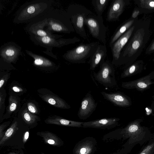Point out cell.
Masks as SVG:
<instances>
[{"mask_svg":"<svg viewBox=\"0 0 154 154\" xmlns=\"http://www.w3.org/2000/svg\"><path fill=\"white\" fill-rule=\"evenodd\" d=\"M52 0H36L23 5L13 20L17 24L30 23L44 15L51 8Z\"/></svg>","mask_w":154,"mask_h":154,"instance_id":"cell-1","label":"cell"},{"mask_svg":"<svg viewBox=\"0 0 154 154\" xmlns=\"http://www.w3.org/2000/svg\"><path fill=\"white\" fill-rule=\"evenodd\" d=\"M47 21L45 30L54 32L70 34L75 31L66 11L52 8L45 15Z\"/></svg>","mask_w":154,"mask_h":154,"instance_id":"cell-2","label":"cell"},{"mask_svg":"<svg viewBox=\"0 0 154 154\" xmlns=\"http://www.w3.org/2000/svg\"><path fill=\"white\" fill-rule=\"evenodd\" d=\"M67 12L71 22L76 33L84 39H88L84 27V20L92 12L81 5L75 4L70 5L68 7Z\"/></svg>","mask_w":154,"mask_h":154,"instance_id":"cell-3","label":"cell"},{"mask_svg":"<svg viewBox=\"0 0 154 154\" xmlns=\"http://www.w3.org/2000/svg\"><path fill=\"white\" fill-rule=\"evenodd\" d=\"M100 44L98 42L80 44L67 51L63 56L66 60L75 63H84L90 58Z\"/></svg>","mask_w":154,"mask_h":154,"instance_id":"cell-4","label":"cell"},{"mask_svg":"<svg viewBox=\"0 0 154 154\" xmlns=\"http://www.w3.org/2000/svg\"><path fill=\"white\" fill-rule=\"evenodd\" d=\"M30 37L35 44L46 49V51H43L45 53L56 59L57 58V56L52 52L53 48H60L80 41V39L76 37L68 38H56L48 36L40 37L33 36H30Z\"/></svg>","mask_w":154,"mask_h":154,"instance_id":"cell-5","label":"cell"},{"mask_svg":"<svg viewBox=\"0 0 154 154\" xmlns=\"http://www.w3.org/2000/svg\"><path fill=\"white\" fill-rule=\"evenodd\" d=\"M84 24L88 28L93 37L106 44L107 28L103 23L102 16L90 14L85 18Z\"/></svg>","mask_w":154,"mask_h":154,"instance_id":"cell-6","label":"cell"},{"mask_svg":"<svg viewBox=\"0 0 154 154\" xmlns=\"http://www.w3.org/2000/svg\"><path fill=\"white\" fill-rule=\"evenodd\" d=\"M100 69L97 72L94 73L95 79L106 87L112 88L116 85L115 70L112 64L106 60L100 65Z\"/></svg>","mask_w":154,"mask_h":154,"instance_id":"cell-7","label":"cell"},{"mask_svg":"<svg viewBox=\"0 0 154 154\" xmlns=\"http://www.w3.org/2000/svg\"><path fill=\"white\" fill-rule=\"evenodd\" d=\"M47 21L45 15L29 23L25 29L30 36L40 37H50L59 38L63 37L62 35L54 34L45 30Z\"/></svg>","mask_w":154,"mask_h":154,"instance_id":"cell-8","label":"cell"},{"mask_svg":"<svg viewBox=\"0 0 154 154\" xmlns=\"http://www.w3.org/2000/svg\"><path fill=\"white\" fill-rule=\"evenodd\" d=\"M144 35V30L143 29L137 31L128 46L121 52L115 65H120L123 59L132 57L136 52L143 43Z\"/></svg>","mask_w":154,"mask_h":154,"instance_id":"cell-9","label":"cell"},{"mask_svg":"<svg viewBox=\"0 0 154 154\" xmlns=\"http://www.w3.org/2000/svg\"><path fill=\"white\" fill-rule=\"evenodd\" d=\"M22 54L21 48L13 42L5 44L0 48V58L7 63L16 62Z\"/></svg>","mask_w":154,"mask_h":154,"instance_id":"cell-10","label":"cell"},{"mask_svg":"<svg viewBox=\"0 0 154 154\" xmlns=\"http://www.w3.org/2000/svg\"><path fill=\"white\" fill-rule=\"evenodd\" d=\"M97 103L90 92H88L82 99L78 111L79 118L85 120L90 117L95 110Z\"/></svg>","mask_w":154,"mask_h":154,"instance_id":"cell-11","label":"cell"},{"mask_svg":"<svg viewBox=\"0 0 154 154\" xmlns=\"http://www.w3.org/2000/svg\"><path fill=\"white\" fill-rule=\"evenodd\" d=\"M134 27V26L131 27L110 47L112 54V65H115L118 60L122 51L131 37Z\"/></svg>","mask_w":154,"mask_h":154,"instance_id":"cell-12","label":"cell"},{"mask_svg":"<svg viewBox=\"0 0 154 154\" xmlns=\"http://www.w3.org/2000/svg\"><path fill=\"white\" fill-rule=\"evenodd\" d=\"M119 120V119L115 117L104 118L83 122L82 126L85 128L109 129L117 126Z\"/></svg>","mask_w":154,"mask_h":154,"instance_id":"cell-13","label":"cell"},{"mask_svg":"<svg viewBox=\"0 0 154 154\" xmlns=\"http://www.w3.org/2000/svg\"><path fill=\"white\" fill-rule=\"evenodd\" d=\"M107 52V48L105 45L99 44L98 45L88 62L90 64V70H94L99 65H100L105 61Z\"/></svg>","mask_w":154,"mask_h":154,"instance_id":"cell-14","label":"cell"},{"mask_svg":"<svg viewBox=\"0 0 154 154\" xmlns=\"http://www.w3.org/2000/svg\"><path fill=\"white\" fill-rule=\"evenodd\" d=\"M125 5L124 0H113L108 11L107 20L109 21H115L118 19L122 13Z\"/></svg>","mask_w":154,"mask_h":154,"instance_id":"cell-15","label":"cell"},{"mask_svg":"<svg viewBox=\"0 0 154 154\" xmlns=\"http://www.w3.org/2000/svg\"><path fill=\"white\" fill-rule=\"evenodd\" d=\"M101 93L105 99L115 106H124L128 104V100L120 92L107 93L102 91Z\"/></svg>","mask_w":154,"mask_h":154,"instance_id":"cell-16","label":"cell"},{"mask_svg":"<svg viewBox=\"0 0 154 154\" xmlns=\"http://www.w3.org/2000/svg\"><path fill=\"white\" fill-rule=\"evenodd\" d=\"M26 53L33 59V63L35 66L43 68L54 67L55 65L52 61L41 55L37 54L30 51L25 50Z\"/></svg>","mask_w":154,"mask_h":154,"instance_id":"cell-17","label":"cell"},{"mask_svg":"<svg viewBox=\"0 0 154 154\" xmlns=\"http://www.w3.org/2000/svg\"><path fill=\"white\" fill-rule=\"evenodd\" d=\"M41 97L44 101L55 107L66 109L71 108L70 105L64 100L54 95L46 94L43 95Z\"/></svg>","mask_w":154,"mask_h":154,"instance_id":"cell-18","label":"cell"},{"mask_svg":"<svg viewBox=\"0 0 154 154\" xmlns=\"http://www.w3.org/2000/svg\"><path fill=\"white\" fill-rule=\"evenodd\" d=\"M47 123L68 127L80 128L82 127V122L67 120L59 116L54 117L47 119Z\"/></svg>","mask_w":154,"mask_h":154,"instance_id":"cell-19","label":"cell"},{"mask_svg":"<svg viewBox=\"0 0 154 154\" xmlns=\"http://www.w3.org/2000/svg\"><path fill=\"white\" fill-rule=\"evenodd\" d=\"M134 22L133 20H129L116 29L111 38L109 43L110 47L131 28Z\"/></svg>","mask_w":154,"mask_h":154,"instance_id":"cell-20","label":"cell"},{"mask_svg":"<svg viewBox=\"0 0 154 154\" xmlns=\"http://www.w3.org/2000/svg\"><path fill=\"white\" fill-rule=\"evenodd\" d=\"M93 144L92 142L86 141L80 144L75 150L76 154H90L92 152Z\"/></svg>","mask_w":154,"mask_h":154,"instance_id":"cell-21","label":"cell"},{"mask_svg":"<svg viewBox=\"0 0 154 154\" xmlns=\"http://www.w3.org/2000/svg\"><path fill=\"white\" fill-rule=\"evenodd\" d=\"M109 0H93L92 3L97 15L102 16Z\"/></svg>","mask_w":154,"mask_h":154,"instance_id":"cell-22","label":"cell"},{"mask_svg":"<svg viewBox=\"0 0 154 154\" xmlns=\"http://www.w3.org/2000/svg\"><path fill=\"white\" fill-rule=\"evenodd\" d=\"M17 122V121L14 122L10 127L5 132L4 136L0 140V145L1 146L14 134V132L18 129Z\"/></svg>","mask_w":154,"mask_h":154,"instance_id":"cell-23","label":"cell"},{"mask_svg":"<svg viewBox=\"0 0 154 154\" xmlns=\"http://www.w3.org/2000/svg\"><path fill=\"white\" fill-rule=\"evenodd\" d=\"M44 140L47 143L52 145L57 146L60 143L58 138L55 135L49 132L42 134Z\"/></svg>","mask_w":154,"mask_h":154,"instance_id":"cell-24","label":"cell"},{"mask_svg":"<svg viewBox=\"0 0 154 154\" xmlns=\"http://www.w3.org/2000/svg\"><path fill=\"white\" fill-rule=\"evenodd\" d=\"M22 116L24 121L28 124L34 123L37 119V116L33 114L27 109L23 111Z\"/></svg>","mask_w":154,"mask_h":154,"instance_id":"cell-25","label":"cell"},{"mask_svg":"<svg viewBox=\"0 0 154 154\" xmlns=\"http://www.w3.org/2000/svg\"><path fill=\"white\" fill-rule=\"evenodd\" d=\"M17 101L14 97L10 96L9 98V104L8 106V112L11 113L14 111L17 108Z\"/></svg>","mask_w":154,"mask_h":154,"instance_id":"cell-26","label":"cell"},{"mask_svg":"<svg viewBox=\"0 0 154 154\" xmlns=\"http://www.w3.org/2000/svg\"><path fill=\"white\" fill-rule=\"evenodd\" d=\"M140 6L144 8L154 9V0H140Z\"/></svg>","mask_w":154,"mask_h":154,"instance_id":"cell-27","label":"cell"},{"mask_svg":"<svg viewBox=\"0 0 154 154\" xmlns=\"http://www.w3.org/2000/svg\"><path fill=\"white\" fill-rule=\"evenodd\" d=\"M5 92L4 94L0 92V110L1 116L3 114L5 108V101L6 96Z\"/></svg>","mask_w":154,"mask_h":154,"instance_id":"cell-28","label":"cell"},{"mask_svg":"<svg viewBox=\"0 0 154 154\" xmlns=\"http://www.w3.org/2000/svg\"><path fill=\"white\" fill-rule=\"evenodd\" d=\"M138 129V126L135 125H132L127 128L125 130V133L131 134L136 131Z\"/></svg>","mask_w":154,"mask_h":154,"instance_id":"cell-29","label":"cell"},{"mask_svg":"<svg viewBox=\"0 0 154 154\" xmlns=\"http://www.w3.org/2000/svg\"><path fill=\"white\" fill-rule=\"evenodd\" d=\"M28 110L32 114H37L38 112V109L35 105L32 103H29L27 104Z\"/></svg>","mask_w":154,"mask_h":154,"instance_id":"cell-30","label":"cell"},{"mask_svg":"<svg viewBox=\"0 0 154 154\" xmlns=\"http://www.w3.org/2000/svg\"><path fill=\"white\" fill-rule=\"evenodd\" d=\"M154 146V144L148 145L146 147L140 154H148Z\"/></svg>","mask_w":154,"mask_h":154,"instance_id":"cell-31","label":"cell"},{"mask_svg":"<svg viewBox=\"0 0 154 154\" xmlns=\"http://www.w3.org/2000/svg\"><path fill=\"white\" fill-rule=\"evenodd\" d=\"M8 76V75H7ZM7 76L5 75L1 78L0 80V88H1L5 83V81L7 80Z\"/></svg>","mask_w":154,"mask_h":154,"instance_id":"cell-32","label":"cell"},{"mask_svg":"<svg viewBox=\"0 0 154 154\" xmlns=\"http://www.w3.org/2000/svg\"><path fill=\"white\" fill-rule=\"evenodd\" d=\"M136 66L134 65H133L131 66L129 69L128 70H127L125 72H128L130 73H133L135 69Z\"/></svg>","mask_w":154,"mask_h":154,"instance_id":"cell-33","label":"cell"},{"mask_svg":"<svg viewBox=\"0 0 154 154\" xmlns=\"http://www.w3.org/2000/svg\"><path fill=\"white\" fill-rule=\"evenodd\" d=\"M12 89L14 91L16 92H19L23 91L22 89L17 86H14L12 87Z\"/></svg>","mask_w":154,"mask_h":154,"instance_id":"cell-34","label":"cell"},{"mask_svg":"<svg viewBox=\"0 0 154 154\" xmlns=\"http://www.w3.org/2000/svg\"><path fill=\"white\" fill-rule=\"evenodd\" d=\"M29 136V132L28 131H26L25 134L23 139V142L25 143L28 139Z\"/></svg>","mask_w":154,"mask_h":154,"instance_id":"cell-35","label":"cell"},{"mask_svg":"<svg viewBox=\"0 0 154 154\" xmlns=\"http://www.w3.org/2000/svg\"><path fill=\"white\" fill-rule=\"evenodd\" d=\"M137 86L141 88H145L147 87L146 85L143 82H139L137 84Z\"/></svg>","mask_w":154,"mask_h":154,"instance_id":"cell-36","label":"cell"},{"mask_svg":"<svg viewBox=\"0 0 154 154\" xmlns=\"http://www.w3.org/2000/svg\"><path fill=\"white\" fill-rule=\"evenodd\" d=\"M139 11H134L132 14V18H136L139 14Z\"/></svg>","mask_w":154,"mask_h":154,"instance_id":"cell-37","label":"cell"},{"mask_svg":"<svg viewBox=\"0 0 154 154\" xmlns=\"http://www.w3.org/2000/svg\"><path fill=\"white\" fill-rule=\"evenodd\" d=\"M154 50V41L152 43V45L149 48V51H151Z\"/></svg>","mask_w":154,"mask_h":154,"instance_id":"cell-38","label":"cell"}]
</instances>
